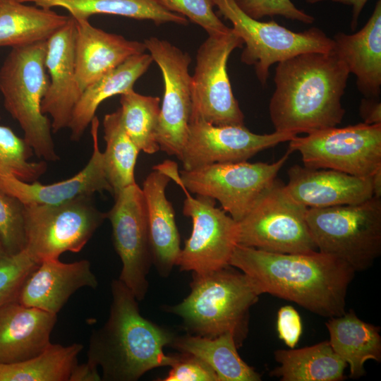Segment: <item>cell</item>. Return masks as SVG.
Segmentation results:
<instances>
[{"label": "cell", "mask_w": 381, "mask_h": 381, "mask_svg": "<svg viewBox=\"0 0 381 381\" xmlns=\"http://www.w3.org/2000/svg\"><path fill=\"white\" fill-rule=\"evenodd\" d=\"M229 265L249 277L260 295L294 302L328 318L346 312L347 290L356 272L345 262L318 250L278 253L238 244Z\"/></svg>", "instance_id": "6da1fadb"}, {"label": "cell", "mask_w": 381, "mask_h": 381, "mask_svg": "<svg viewBox=\"0 0 381 381\" xmlns=\"http://www.w3.org/2000/svg\"><path fill=\"white\" fill-rule=\"evenodd\" d=\"M349 74L333 50L302 53L277 63L269 104L274 131L307 134L339 125Z\"/></svg>", "instance_id": "7a4b0ae2"}, {"label": "cell", "mask_w": 381, "mask_h": 381, "mask_svg": "<svg viewBox=\"0 0 381 381\" xmlns=\"http://www.w3.org/2000/svg\"><path fill=\"white\" fill-rule=\"evenodd\" d=\"M111 303L109 318L92 332L87 361L100 367L102 380L135 381L147 371L171 366L176 355H167L174 333L143 318L138 300L120 280L111 283Z\"/></svg>", "instance_id": "3957f363"}, {"label": "cell", "mask_w": 381, "mask_h": 381, "mask_svg": "<svg viewBox=\"0 0 381 381\" xmlns=\"http://www.w3.org/2000/svg\"><path fill=\"white\" fill-rule=\"evenodd\" d=\"M259 296L249 277L229 265L193 273L188 296L167 310L183 320L188 334L213 338L229 332L239 347L248 332L250 309Z\"/></svg>", "instance_id": "277c9868"}, {"label": "cell", "mask_w": 381, "mask_h": 381, "mask_svg": "<svg viewBox=\"0 0 381 381\" xmlns=\"http://www.w3.org/2000/svg\"><path fill=\"white\" fill-rule=\"evenodd\" d=\"M47 41L13 47L0 68L4 104L20 126L24 140L44 161L59 159L50 119L42 113V100L49 85L45 67Z\"/></svg>", "instance_id": "5b68a950"}, {"label": "cell", "mask_w": 381, "mask_h": 381, "mask_svg": "<svg viewBox=\"0 0 381 381\" xmlns=\"http://www.w3.org/2000/svg\"><path fill=\"white\" fill-rule=\"evenodd\" d=\"M306 221L318 251L340 259L355 272L372 267L381 254V198L308 208Z\"/></svg>", "instance_id": "8992f818"}, {"label": "cell", "mask_w": 381, "mask_h": 381, "mask_svg": "<svg viewBox=\"0 0 381 381\" xmlns=\"http://www.w3.org/2000/svg\"><path fill=\"white\" fill-rule=\"evenodd\" d=\"M307 210L276 179L238 222V244L278 253L318 251L306 221Z\"/></svg>", "instance_id": "52a82bcc"}, {"label": "cell", "mask_w": 381, "mask_h": 381, "mask_svg": "<svg viewBox=\"0 0 381 381\" xmlns=\"http://www.w3.org/2000/svg\"><path fill=\"white\" fill-rule=\"evenodd\" d=\"M94 195H85L56 205H25L28 253L39 262L59 259L65 252L80 251L107 219Z\"/></svg>", "instance_id": "ba28073f"}, {"label": "cell", "mask_w": 381, "mask_h": 381, "mask_svg": "<svg viewBox=\"0 0 381 381\" xmlns=\"http://www.w3.org/2000/svg\"><path fill=\"white\" fill-rule=\"evenodd\" d=\"M212 1L243 40L246 46L241 60L255 67L257 78L263 86L267 84L270 68L274 64L302 53L333 49V40L317 28L294 32L274 20L264 22L251 18L235 0Z\"/></svg>", "instance_id": "9c48e42d"}, {"label": "cell", "mask_w": 381, "mask_h": 381, "mask_svg": "<svg viewBox=\"0 0 381 381\" xmlns=\"http://www.w3.org/2000/svg\"><path fill=\"white\" fill-rule=\"evenodd\" d=\"M155 167L167 174L183 190L186 195L183 213L192 220L191 234L181 249L176 265L182 271L198 274L229 266L238 244V222L217 207L215 200L202 195L191 196L179 180L175 162L166 160Z\"/></svg>", "instance_id": "30bf717a"}, {"label": "cell", "mask_w": 381, "mask_h": 381, "mask_svg": "<svg viewBox=\"0 0 381 381\" xmlns=\"http://www.w3.org/2000/svg\"><path fill=\"white\" fill-rule=\"evenodd\" d=\"M289 150L298 152L303 166L370 177L381 167V124L360 123L296 135Z\"/></svg>", "instance_id": "8fae6325"}, {"label": "cell", "mask_w": 381, "mask_h": 381, "mask_svg": "<svg viewBox=\"0 0 381 381\" xmlns=\"http://www.w3.org/2000/svg\"><path fill=\"white\" fill-rule=\"evenodd\" d=\"M291 153L288 149L271 164L246 161L215 163L190 171L183 169L179 180L189 193L219 201L222 210L238 222L277 179Z\"/></svg>", "instance_id": "7c38bea8"}, {"label": "cell", "mask_w": 381, "mask_h": 381, "mask_svg": "<svg viewBox=\"0 0 381 381\" xmlns=\"http://www.w3.org/2000/svg\"><path fill=\"white\" fill-rule=\"evenodd\" d=\"M243 46V40L232 28L227 34L209 36L200 46L191 76L190 122L243 125L244 115L234 96L226 69L231 52Z\"/></svg>", "instance_id": "4fadbf2b"}, {"label": "cell", "mask_w": 381, "mask_h": 381, "mask_svg": "<svg viewBox=\"0 0 381 381\" xmlns=\"http://www.w3.org/2000/svg\"><path fill=\"white\" fill-rule=\"evenodd\" d=\"M146 49L162 73L164 91L156 131L159 150L180 159L186 143L191 113V58L170 42L151 37Z\"/></svg>", "instance_id": "5bb4252c"}, {"label": "cell", "mask_w": 381, "mask_h": 381, "mask_svg": "<svg viewBox=\"0 0 381 381\" xmlns=\"http://www.w3.org/2000/svg\"><path fill=\"white\" fill-rule=\"evenodd\" d=\"M114 196L115 202L107 212V219L111 222L114 248L122 263L119 279L138 301H142L147 292V276L152 263L144 195L135 183Z\"/></svg>", "instance_id": "9a60e30c"}, {"label": "cell", "mask_w": 381, "mask_h": 381, "mask_svg": "<svg viewBox=\"0 0 381 381\" xmlns=\"http://www.w3.org/2000/svg\"><path fill=\"white\" fill-rule=\"evenodd\" d=\"M296 135L289 132L257 134L244 125L216 126L203 120L190 122L180 160L190 171L215 163L246 162L257 153Z\"/></svg>", "instance_id": "2e32d148"}, {"label": "cell", "mask_w": 381, "mask_h": 381, "mask_svg": "<svg viewBox=\"0 0 381 381\" xmlns=\"http://www.w3.org/2000/svg\"><path fill=\"white\" fill-rule=\"evenodd\" d=\"M75 20L68 23L47 40L45 67L49 85L42 100L41 109L52 118V133L68 126L74 107L83 91L75 69Z\"/></svg>", "instance_id": "e0dca14e"}, {"label": "cell", "mask_w": 381, "mask_h": 381, "mask_svg": "<svg viewBox=\"0 0 381 381\" xmlns=\"http://www.w3.org/2000/svg\"><path fill=\"white\" fill-rule=\"evenodd\" d=\"M92 152L86 166L73 177L52 184L38 181L28 183L11 175L0 176V189L18 198L25 205H56L85 195L107 191L113 195L103 163L98 142L99 121L95 116L91 123Z\"/></svg>", "instance_id": "ac0fdd59"}, {"label": "cell", "mask_w": 381, "mask_h": 381, "mask_svg": "<svg viewBox=\"0 0 381 381\" xmlns=\"http://www.w3.org/2000/svg\"><path fill=\"white\" fill-rule=\"evenodd\" d=\"M97 286L87 260L65 263L59 259H47L41 261L26 277L17 301L57 315L76 291Z\"/></svg>", "instance_id": "d6986e66"}, {"label": "cell", "mask_w": 381, "mask_h": 381, "mask_svg": "<svg viewBox=\"0 0 381 381\" xmlns=\"http://www.w3.org/2000/svg\"><path fill=\"white\" fill-rule=\"evenodd\" d=\"M288 177L286 191L308 208L358 204L373 197L370 177L299 165L288 170Z\"/></svg>", "instance_id": "ffe728a7"}, {"label": "cell", "mask_w": 381, "mask_h": 381, "mask_svg": "<svg viewBox=\"0 0 381 381\" xmlns=\"http://www.w3.org/2000/svg\"><path fill=\"white\" fill-rule=\"evenodd\" d=\"M75 20V76L83 92L128 58L147 50L144 42L105 32L86 19Z\"/></svg>", "instance_id": "44dd1931"}, {"label": "cell", "mask_w": 381, "mask_h": 381, "mask_svg": "<svg viewBox=\"0 0 381 381\" xmlns=\"http://www.w3.org/2000/svg\"><path fill=\"white\" fill-rule=\"evenodd\" d=\"M57 315L17 300L0 308V363L20 362L44 351Z\"/></svg>", "instance_id": "7402d4cb"}, {"label": "cell", "mask_w": 381, "mask_h": 381, "mask_svg": "<svg viewBox=\"0 0 381 381\" xmlns=\"http://www.w3.org/2000/svg\"><path fill=\"white\" fill-rule=\"evenodd\" d=\"M143 184L150 246L153 263L162 277H167L176 265L181 251L180 235L171 203L165 195L171 180L164 172L153 167Z\"/></svg>", "instance_id": "603a6c76"}, {"label": "cell", "mask_w": 381, "mask_h": 381, "mask_svg": "<svg viewBox=\"0 0 381 381\" xmlns=\"http://www.w3.org/2000/svg\"><path fill=\"white\" fill-rule=\"evenodd\" d=\"M333 51L350 73L356 77L358 90L367 98H378L381 90V0L368 22L351 35L338 32Z\"/></svg>", "instance_id": "cb8c5ba5"}, {"label": "cell", "mask_w": 381, "mask_h": 381, "mask_svg": "<svg viewBox=\"0 0 381 381\" xmlns=\"http://www.w3.org/2000/svg\"><path fill=\"white\" fill-rule=\"evenodd\" d=\"M152 61L150 54L132 56L87 87L72 113L68 126L71 140H80L100 104L112 96L133 90L137 80L147 71Z\"/></svg>", "instance_id": "d4e9b609"}, {"label": "cell", "mask_w": 381, "mask_h": 381, "mask_svg": "<svg viewBox=\"0 0 381 381\" xmlns=\"http://www.w3.org/2000/svg\"><path fill=\"white\" fill-rule=\"evenodd\" d=\"M329 343L334 351L349 365L350 377L358 379L365 374L368 360L381 361L380 327L368 323L353 310L329 318L326 322Z\"/></svg>", "instance_id": "484cf974"}, {"label": "cell", "mask_w": 381, "mask_h": 381, "mask_svg": "<svg viewBox=\"0 0 381 381\" xmlns=\"http://www.w3.org/2000/svg\"><path fill=\"white\" fill-rule=\"evenodd\" d=\"M69 18L52 9L0 0V47L13 48L47 41Z\"/></svg>", "instance_id": "4316f807"}, {"label": "cell", "mask_w": 381, "mask_h": 381, "mask_svg": "<svg viewBox=\"0 0 381 381\" xmlns=\"http://www.w3.org/2000/svg\"><path fill=\"white\" fill-rule=\"evenodd\" d=\"M279 364L270 375L282 381L344 380L347 364L332 349L329 341L295 349H278L274 352Z\"/></svg>", "instance_id": "83f0119b"}, {"label": "cell", "mask_w": 381, "mask_h": 381, "mask_svg": "<svg viewBox=\"0 0 381 381\" xmlns=\"http://www.w3.org/2000/svg\"><path fill=\"white\" fill-rule=\"evenodd\" d=\"M171 346L194 355L208 364L219 381H260L261 375L240 357L235 339L227 332L209 338L187 334L175 337Z\"/></svg>", "instance_id": "f1b7e54d"}, {"label": "cell", "mask_w": 381, "mask_h": 381, "mask_svg": "<svg viewBox=\"0 0 381 381\" xmlns=\"http://www.w3.org/2000/svg\"><path fill=\"white\" fill-rule=\"evenodd\" d=\"M32 2L35 6L51 9L61 7L75 20H88L92 15L121 16L138 20H150L157 25L171 22L186 25V17L169 11L155 0H16Z\"/></svg>", "instance_id": "f546056e"}, {"label": "cell", "mask_w": 381, "mask_h": 381, "mask_svg": "<svg viewBox=\"0 0 381 381\" xmlns=\"http://www.w3.org/2000/svg\"><path fill=\"white\" fill-rule=\"evenodd\" d=\"M83 345L50 344L37 356L12 363H0V381H68Z\"/></svg>", "instance_id": "4dcf8cb0"}, {"label": "cell", "mask_w": 381, "mask_h": 381, "mask_svg": "<svg viewBox=\"0 0 381 381\" xmlns=\"http://www.w3.org/2000/svg\"><path fill=\"white\" fill-rule=\"evenodd\" d=\"M103 131L106 143L103 163L114 195L135 183V167L140 150L126 133L119 108L104 116Z\"/></svg>", "instance_id": "1f68e13d"}, {"label": "cell", "mask_w": 381, "mask_h": 381, "mask_svg": "<svg viewBox=\"0 0 381 381\" xmlns=\"http://www.w3.org/2000/svg\"><path fill=\"white\" fill-rule=\"evenodd\" d=\"M160 99L131 90L121 95L119 108L123 126L140 151L152 155L159 150L156 131Z\"/></svg>", "instance_id": "d6a6232c"}, {"label": "cell", "mask_w": 381, "mask_h": 381, "mask_svg": "<svg viewBox=\"0 0 381 381\" xmlns=\"http://www.w3.org/2000/svg\"><path fill=\"white\" fill-rule=\"evenodd\" d=\"M33 153L24 138L0 125V176L11 174L28 183L37 181L46 172L47 164L46 161L30 162Z\"/></svg>", "instance_id": "836d02e7"}, {"label": "cell", "mask_w": 381, "mask_h": 381, "mask_svg": "<svg viewBox=\"0 0 381 381\" xmlns=\"http://www.w3.org/2000/svg\"><path fill=\"white\" fill-rule=\"evenodd\" d=\"M24 212L23 202L0 189V236L7 255L25 249Z\"/></svg>", "instance_id": "e575fe53"}, {"label": "cell", "mask_w": 381, "mask_h": 381, "mask_svg": "<svg viewBox=\"0 0 381 381\" xmlns=\"http://www.w3.org/2000/svg\"><path fill=\"white\" fill-rule=\"evenodd\" d=\"M39 263L26 249L0 258V308L18 299L25 279Z\"/></svg>", "instance_id": "d590c367"}, {"label": "cell", "mask_w": 381, "mask_h": 381, "mask_svg": "<svg viewBox=\"0 0 381 381\" xmlns=\"http://www.w3.org/2000/svg\"><path fill=\"white\" fill-rule=\"evenodd\" d=\"M167 10L188 18L202 27L210 37L227 34L226 26L213 11L212 0H155Z\"/></svg>", "instance_id": "8d00e7d4"}, {"label": "cell", "mask_w": 381, "mask_h": 381, "mask_svg": "<svg viewBox=\"0 0 381 381\" xmlns=\"http://www.w3.org/2000/svg\"><path fill=\"white\" fill-rule=\"evenodd\" d=\"M240 8L253 18L279 16L310 24L315 18L298 8L291 0H235Z\"/></svg>", "instance_id": "74e56055"}, {"label": "cell", "mask_w": 381, "mask_h": 381, "mask_svg": "<svg viewBox=\"0 0 381 381\" xmlns=\"http://www.w3.org/2000/svg\"><path fill=\"white\" fill-rule=\"evenodd\" d=\"M176 354L167 376L162 381H219L214 370L200 358L188 353Z\"/></svg>", "instance_id": "f35d334b"}, {"label": "cell", "mask_w": 381, "mask_h": 381, "mask_svg": "<svg viewBox=\"0 0 381 381\" xmlns=\"http://www.w3.org/2000/svg\"><path fill=\"white\" fill-rule=\"evenodd\" d=\"M277 330L279 337L288 347L296 346L302 334V323L300 315L294 307L286 306L278 310Z\"/></svg>", "instance_id": "ab89813d"}, {"label": "cell", "mask_w": 381, "mask_h": 381, "mask_svg": "<svg viewBox=\"0 0 381 381\" xmlns=\"http://www.w3.org/2000/svg\"><path fill=\"white\" fill-rule=\"evenodd\" d=\"M359 112L363 123L370 125L381 124V103L378 98L363 99Z\"/></svg>", "instance_id": "60d3db41"}, {"label": "cell", "mask_w": 381, "mask_h": 381, "mask_svg": "<svg viewBox=\"0 0 381 381\" xmlns=\"http://www.w3.org/2000/svg\"><path fill=\"white\" fill-rule=\"evenodd\" d=\"M97 368L88 361L82 364L77 363L71 373L68 381H100L102 376Z\"/></svg>", "instance_id": "b9f144b4"}, {"label": "cell", "mask_w": 381, "mask_h": 381, "mask_svg": "<svg viewBox=\"0 0 381 381\" xmlns=\"http://www.w3.org/2000/svg\"><path fill=\"white\" fill-rule=\"evenodd\" d=\"M325 1L352 6L351 28L352 30H354L357 27L358 17L368 0H306V2L313 4Z\"/></svg>", "instance_id": "7bdbcfd3"}, {"label": "cell", "mask_w": 381, "mask_h": 381, "mask_svg": "<svg viewBox=\"0 0 381 381\" xmlns=\"http://www.w3.org/2000/svg\"><path fill=\"white\" fill-rule=\"evenodd\" d=\"M370 178L373 196L381 198V167L377 169Z\"/></svg>", "instance_id": "ee69618b"}, {"label": "cell", "mask_w": 381, "mask_h": 381, "mask_svg": "<svg viewBox=\"0 0 381 381\" xmlns=\"http://www.w3.org/2000/svg\"><path fill=\"white\" fill-rule=\"evenodd\" d=\"M6 255H7V254H6V252L3 241L1 240V238L0 236V258Z\"/></svg>", "instance_id": "f6af8a7d"}, {"label": "cell", "mask_w": 381, "mask_h": 381, "mask_svg": "<svg viewBox=\"0 0 381 381\" xmlns=\"http://www.w3.org/2000/svg\"><path fill=\"white\" fill-rule=\"evenodd\" d=\"M1 114H0V120H1Z\"/></svg>", "instance_id": "bcb514c9"}]
</instances>
